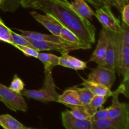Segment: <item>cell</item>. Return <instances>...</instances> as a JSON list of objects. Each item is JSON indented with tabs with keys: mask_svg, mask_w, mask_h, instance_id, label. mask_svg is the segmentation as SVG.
<instances>
[{
	"mask_svg": "<svg viewBox=\"0 0 129 129\" xmlns=\"http://www.w3.org/2000/svg\"><path fill=\"white\" fill-rule=\"evenodd\" d=\"M55 17L66 28L88 44L95 42L96 30L89 20L81 17L69 6L68 0H46L32 7Z\"/></svg>",
	"mask_w": 129,
	"mask_h": 129,
	"instance_id": "1",
	"label": "cell"
},
{
	"mask_svg": "<svg viewBox=\"0 0 129 129\" xmlns=\"http://www.w3.org/2000/svg\"><path fill=\"white\" fill-rule=\"evenodd\" d=\"M21 94L24 96L44 103L57 102L59 94L56 90V85L52 76V71H44L43 86L40 89H24Z\"/></svg>",
	"mask_w": 129,
	"mask_h": 129,
	"instance_id": "2",
	"label": "cell"
},
{
	"mask_svg": "<svg viewBox=\"0 0 129 129\" xmlns=\"http://www.w3.org/2000/svg\"><path fill=\"white\" fill-rule=\"evenodd\" d=\"M120 94L118 89L113 92L112 105L108 107V118L112 121L115 129H129L128 105L119 102Z\"/></svg>",
	"mask_w": 129,
	"mask_h": 129,
	"instance_id": "3",
	"label": "cell"
},
{
	"mask_svg": "<svg viewBox=\"0 0 129 129\" xmlns=\"http://www.w3.org/2000/svg\"><path fill=\"white\" fill-rule=\"evenodd\" d=\"M122 44L120 31L112 32L108 31L105 59L102 66L116 71Z\"/></svg>",
	"mask_w": 129,
	"mask_h": 129,
	"instance_id": "4",
	"label": "cell"
},
{
	"mask_svg": "<svg viewBox=\"0 0 129 129\" xmlns=\"http://www.w3.org/2000/svg\"><path fill=\"white\" fill-rule=\"evenodd\" d=\"M0 102L13 112L27 111V104L22 94L13 91L1 83H0Z\"/></svg>",
	"mask_w": 129,
	"mask_h": 129,
	"instance_id": "5",
	"label": "cell"
},
{
	"mask_svg": "<svg viewBox=\"0 0 129 129\" xmlns=\"http://www.w3.org/2000/svg\"><path fill=\"white\" fill-rule=\"evenodd\" d=\"M94 16L103 28L112 32H119L121 30L120 20L117 18L111 10V6L105 5L96 9Z\"/></svg>",
	"mask_w": 129,
	"mask_h": 129,
	"instance_id": "6",
	"label": "cell"
},
{
	"mask_svg": "<svg viewBox=\"0 0 129 129\" xmlns=\"http://www.w3.org/2000/svg\"><path fill=\"white\" fill-rule=\"evenodd\" d=\"M28 40L31 43L32 46L39 52L44 51V50H47V51L53 50V51L59 52L62 54V53H69L74 50L81 49L78 45L69 42L57 43L42 41V40H30V39H28Z\"/></svg>",
	"mask_w": 129,
	"mask_h": 129,
	"instance_id": "7",
	"label": "cell"
},
{
	"mask_svg": "<svg viewBox=\"0 0 129 129\" xmlns=\"http://www.w3.org/2000/svg\"><path fill=\"white\" fill-rule=\"evenodd\" d=\"M116 79L115 71L102 66H98L93 69L88 76V80L99 83L107 88L112 89V87Z\"/></svg>",
	"mask_w": 129,
	"mask_h": 129,
	"instance_id": "8",
	"label": "cell"
},
{
	"mask_svg": "<svg viewBox=\"0 0 129 129\" xmlns=\"http://www.w3.org/2000/svg\"><path fill=\"white\" fill-rule=\"evenodd\" d=\"M30 13L35 20L42 24L52 35L60 36V31L64 26L55 17L47 13L41 15L35 11H31Z\"/></svg>",
	"mask_w": 129,
	"mask_h": 129,
	"instance_id": "9",
	"label": "cell"
},
{
	"mask_svg": "<svg viewBox=\"0 0 129 129\" xmlns=\"http://www.w3.org/2000/svg\"><path fill=\"white\" fill-rule=\"evenodd\" d=\"M108 34V30L103 28L100 32L98 44L93 54L90 57V59H89V62H94L98 66H102L104 64L107 50Z\"/></svg>",
	"mask_w": 129,
	"mask_h": 129,
	"instance_id": "10",
	"label": "cell"
},
{
	"mask_svg": "<svg viewBox=\"0 0 129 129\" xmlns=\"http://www.w3.org/2000/svg\"><path fill=\"white\" fill-rule=\"evenodd\" d=\"M62 125L66 129H91V120H82L73 117L69 110L61 113Z\"/></svg>",
	"mask_w": 129,
	"mask_h": 129,
	"instance_id": "11",
	"label": "cell"
},
{
	"mask_svg": "<svg viewBox=\"0 0 129 129\" xmlns=\"http://www.w3.org/2000/svg\"><path fill=\"white\" fill-rule=\"evenodd\" d=\"M116 71L123 76V79H129V46L121 45Z\"/></svg>",
	"mask_w": 129,
	"mask_h": 129,
	"instance_id": "12",
	"label": "cell"
},
{
	"mask_svg": "<svg viewBox=\"0 0 129 129\" xmlns=\"http://www.w3.org/2000/svg\"><path fill=\"white\" fill-rule=\"evenodd\" d=\"M16 30L20 33V35L25 37L27 39L35 40H42V41L52 42L57 43H65L68 42L65 41L63 39H62L60 36H56L51 34H44L42 33L37 32V31H31L28 30H23L21 29H16Z\"/></svg>",
	"mask_w": 129,
	"mask_h": 129,
	"instance_id": "13",
	"label": "cell"
},
{
	"mask_svg": "<svg viewBox=\"0 0 129 129\" xmlns=\"http://www.w3.org/2000/svg\"><path fill=\"white\" fill-rule=\"evenodd\" d=\"M61 54V56L59 57V66L76 71L84 70L87 68L86 62L82 61L80 59L71 56L68 53H62Z\"/></svg>",
	"mask_w": 129,
	"mask_h": 129,
	"instance_id": "14",
	"label": "cell"
},
{
	"mask_svg": "<svg viewBox=\"0 0 129 129\" xmlns=\"http://www.w3.org/2000/svg\"><path fill=\"white\" fill-rule=\"evenodd\" d=\"M69 6L79 16L88 20L95 15V12L85 0H74L73 2L69 3Z\"/></svg>",
	"mask_w": 129,
	"mask_h": 129,
	"instance_id": "15",
	"label": "cell"
},
{
	"mask_svg": "<svg viewBox=\"0 0 129 129\" xmlns=\"http://www.w3.org/2000/svg\"><path fill=\"white\" fill-rule=\"evenodd\" d=\"M71 110H69L71 114L73 117L82 120H91V117L95 112L88 105H79L70 106L69 107Z\"/></svg>",
	"mask_w": 129,
	"mask_h": 129,
	"instance_id": "16",
	"label": "cell"
},
{
	"mask_svg": "<svg viewBox=\"0 0 129 129\" xmlns=\"http://www.w3.org/2000/svg\"><path fill=\"white\" fill-rule=\"evenodd\" d=\"M57 102L68 107L81 105L78 93L73 88L66 89L62 94H59Z\"/></svg>",
	"mask_w": 129,
	"mask_h": 129,
	"instance_id": "17",
	"label": "cell"
},
{
	"mask_svg": "<svg viewBox=\"0 0 129 129\" xmlns=\"http://www.w3.org/2000/svg\"><path fill=\"white\" fill-rule=\"evenodd\" d=\"M81 85H83V87L88 88L93 93V95L107 96L110 97L112 96L113 94V92L109 88L99 83H94L88 79H83V83H81Z\"/></svg>",
	"mask_w": 129,
	"mask_h": 129,
	"instance_id": "18",
	"label": "cell"
},
{
	"mask_svg": "<svg viewBox=\"0 0 129 129\" xmlns=\"http://www.w3.org/2000/svg\"><path fill=\"white\" fill-rule=\"evenodd\" d=\"M60 37L68 42L78 45L83 50H86V49H89L91 48V44H88L83 41L73 31L64 27H63L60 31Z\"/></svg>",
	"mask_w": 129,
	"mask_h": 129,
	"instance_id": "19",
	"label": "cell"
},
{
	"mask_svg": "<svg viewBox=\"0 0 129 129\" xmlns=\"http://www.w3.org/2000/svg\"><path fill=\"white\" fill-rule=\"evenodd\" d=\"M37 59L44 64V71H52L54 67L59 66V57L50 53H39Z\"/></svg>",
	"mask_w": 129,
	"mask_h": 129,
	"instance_id": "20",
	"label": "cell"
},
{
	"mask_svg": "<svg viewBox=\"0 0 129 129\" xmlns=\"http://www.w3.org/2000/svg\"><path fill=\"white\" fill-rule=\"evenodd\" d=\"M0 126L3 129H28V128L9 114L0 115Z\"/></svg>",
	"mask_w": 129,
	"mask_h": 129,
	"instance_id": "21",
	"label": "cell"
},
{
	"mask_svg": "<svg viewBox=\"0 0 129 129\" xmlns=\"http://www.w3.org/2000/svg\"><path fill=\"white\" fill-rule=\"evenodd\" d=\"M75 89L79 96V102L81 105H88L90 103L91 100L93 97V94L88 89V88L83 87V88H78L77 86L73 87Z\"/></svg>",
	"mask_w": 129,
	"mask_h": 129,
	"instance_id": "22",
	"label": "cell"
},
{
	"mask_svg": "<svg viewBox=\"0 0 129 129\" xmlns=\"http://www.w3.org/2000/svg\"><path fill=\"white\" fill-rule=\"evenodd\" d=\"M21 0H0V9L3 11L15 12L21 5Z\"/></svg>",
	"mask_w": 129,
	"mask_h": 129,
	"instance_id": "23",
	"label": "cell"
},
{
	"mask_svg": "<svg viewBox=\"0 0 129 129\" xmlns=\"http://www.w3.org/2000/svg\"><path fill=\"white\" fill-rule=\"evenodd\" d=\"M0 40L12 45L13 41L11 38V30L8 27L2 19L0 18Z\"/></svg>",
	"mask_w": 129,
	"mask_h": 129,
	"instance_id": "24",
	"label": "cell"
},
{
	"mask_svg": "<svg viewBox=\"0 0 129 129\" xmlns=\"http://www.w3.org/2000/svg\"><path fill=\"white\" fill-rule=\"evenodd\" d=\"M91 129H115L113 122L110 118L100 120L91 121Z\"/></svg>",
	"mask_w": 129,
	"mask_h": 129,
	"instance_id": "25",
	"label": "cell"
},
{
	"mask_svg": "<svg viewBox=\"0 0 129 129\" xmlns=\"http://www.w3.org/2000/svg\"><path fill=\"white\" fill-rule=\"evenodd\" d=\"M11 38H12V45H20V46H26L34 47L31 43L27 39L23 37L20 34H17L11 30Z\"/></svg>",
	"mask_w": 129,
	"mask_h": 129,
	"instance_id": "26",
	"label": "cell"
},
{
	"mask_svg": "<svg viewBox=\"0 0 129 129\" xmlns=\"http://www.w3.org/2000/svg\"><path fill=\"white\" fill-rule=\"evenodd\" d=\"M108 98L109 97L107 96L94 95L91 100L90 103H89V105L96 112L98 109L103 107V104L105 103Z\"/></svg>",
	"mask_w": 129,
	"mask_h": 129,
	"instance_id": "27",
	"label": "cell"
},
{
	"mask_svg": "<svg viewBox=\"0 0 129 129\" xmlns=\"http://www.w3.org/2000/svg\"><path fill=\"white\" fill-rule=\"evenodd\" d=\"M9 88L13 91L21 93V91L25 89V83L16 74H15Z\"/></svg>",
	"mask_w": 129,
	"mask_h": 129,
	"instance_id": "28",
	"label": "cell"
},
{
	"mask_svg": "<svg viewBox=\"0 0 129 129\" xmlns=\"http://www.w3.org/2000/svg\"><path fill=\"white\" fill-rule=\"evenodd\" d=\"M122 44L123 45L129 46V25L125 23H121V30L120 31Z\"/></svg>",
	"mask_w": 129,
	"mask_h": 129,
	"instance_id": "29",
	"label": "cell"
},
{
	"mask_svg": "<svg viewBox=\"0 0 129 129\" xmlns=\"http://www.w3.org/2000/svg\"><path fill=\"white\" fill-rule=\"evenodd\" d=\"M15 47L17 48L18 50L22 52L26 56L33 57L37 58L39 55V52L34 47L26 46H20V45H15Z\"/></svg>",
	"mask_w": 129,
	"mask_h": 129,
	"instance_id": "30",
	"label": "cell"
},
{
	"mask_svg": "<svg viewBox=\"0 0 129 129\" xmlns=\"http://www.w3.org/2000/svg\"><path fill=\"white\" fill-rule=\"evenodd\" d=\"M107 118H108V108H104L102 107L93 114L91 118V121L100 120Z\"/></svg>",
	"mask_w": 129,
	"mask_h": 129,
	"instance_id": "31",
	"label": "cell"
},
{
	"mask_svg": "<svg viewBox=\"0 0 129 129\" xmlns=\"http://www.w3.org/2000/svg\"><path fill=\"white\" fill-rule=\"evenodd\" d=\"M122 14V22L125 23L129 25V5L128 3L125 4L121 11Z\"/></svg>",
	"mask_w": 129,
	"mask_h": 129,
	"instance_id": "32",
	"label": "cell"
},
{
	"mask_svg": "<svg viewBox=\"0 0 129 129\" xmlns=\"http://www.w3.org/2000/svg\"><path fill=\"white\" fill-rule=\"evenodd\" d=\"M46 0H21V6L25 8H32L34 6Z\"/></svg>",
	"mask_w": 129,
	"mask_h": 129,
	"instance_id": "33",
	"label": "cell"
},
{
	"mask_svg": "<svg viewBox=\"0 0 129 129\" xmlns=\"http://www.w3.org/2000/svg\"><path fill=\"white\" fill-rule=\"evenodd\" d=\"M86 1L89 3V4L94 6L96 9L98 8L101 7V6L105 5L100 0H85Z\"/></svg>",
	"mask_w": 129,
	"mask_h": 129,
	"instance_id": "34",
	"label": "cell"
},
{
	"mask_svg": "<svg viewBox=\"0 0 129 129\" xmlns=\"http://www.w3.org/2000/svg\"><path fill=\"white\" fill-rule=\"evenodd\" d=\"M117 5H118V7H117V10L121 12L122 8H123L124 5L125 4L128 3V0H117Z\"/></svg>",
	"mask_w": 129,
	"mask_h": 129,
	"instance_id": "35",
	"label": "cell"
},
{
	"mask_svg": "<svg viewBox=\"0 0 129 129\" xmlns=\"http://www.w3.org/2000/svg\"><path fill=\"white\" fill-rule=\"evenodd\" d=\"M107 5H109L110 6H115V8L118 7V5H117V0H107Z\"/></svg>",
	"mask_w": 129,
	"mask_h": 129,
	"instance_id": "36",
	"label": "cell"
},
{
	"mask_svg": "<svg viewBox=\"0 0 129 129\" xmlns=\"http://www.w3.org/2000/svg\"><path fill=\"white\" fill-rule=\"evenodd\" d=\"M102 3H103L104 5H107V0H100Z\"/></svg>",
	"mask_w": 129,
	"mask_h": 129,
	"instance_id": "37",
	"label": "cell"
},
{
	"mask_svg": "<svg viewBox=\"0 0 129 129\" xmlns=\"http://www.w3.org/2000/svg\"><path fill=\"white\" fill-rule=\"evenodd\" d=\"M28 129H40V128H31V127H28ZM44 129H46V128H44Z\"/></svg>",
	"mask_w": 129,
	"mask_h": 129,
	"instance_id": "38",
	"label": "cell"
},
{
	"mask_svg": "<svg viewBox=\"0 0 129 129\" xmlns=\"http://www.w3.org/2000/svg\"></svg>",
	"mask_w": 129,
	"mask_h": 129,
	"instance_id": "39",
	"label": "cell"
}]
</instances>
